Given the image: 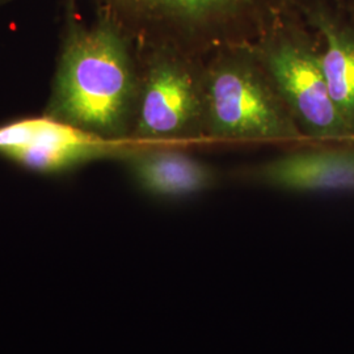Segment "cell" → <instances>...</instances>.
<instances>
[{"instance_id": "obj_7", "label": "cell", "mask_w": 354, "mask_h": 354, "mask_svg": "<svg viewBox=\"0 0 354 354\" xmlns=\"http://www.w3.org/2000/svg\"><path fill=\"white\" fill-rule=\"evenodd\" d=\"M234 177L245 184L282 192H354V147L295 150L241 168Z\"/></svg>"}, {"instance_id": "obj_8", "label": "cell", "mask_w": 354, "mask_h": 354, "mask_svg": "<svg viewBox=\"0 0 354 354\" xmlns=\"http://www.w3.org/2000/svg\"><path fill=\"white\" fill-rule=\"evenodd\" d=\"M146 196L158 201L174 203L188 200L214 189L221 174L181 149L178 145L130 146L120 160Z\"/></svg>"}, {"instance_id": "obj_12", "label": "cell", "mask_w": 354, "mask_h": 354, "mask_svg": "<svg viewBox=\"0 0 354 354\" xmlns=\"http://www.w3.org/2000/svg\"><path fill=\"white\" fill-rule=\"evenodd\" d=\"M3 1H6V0H0V3H3Z\"/></svg>"}, {"instance_id": "obj_2", "label": "cell", "mask_w": 354, "mask_h": 354, "mask_svg": "<svg viewBox=\"0 0 354 354\" xmlns=\"http://www.w3.org/2000/svg\"><path fill=\"white\" fill-rule=\"evenodd\" d=\"M136 53L163 50L205 62L252 46L306 0H95Z\"/></svg>"}, {"instance_id": "obj_6", "label": "cell", "mask_w": 354, "mask_h": 354, "mask_svg": "<svg viewBox=\"0 0 354 354\" xmlns=\"http://www.w3.org/2000/svg\"><path fill=\"white\" fill-rule=\"evenodd\" d=\"M133 142L91 134L50 117L0 127V156L42 175H61L97 160L120 162Z\"/></svg>"}, {"instance_id": "obj_3", "label": "cell", "mask_w": 354, "mask_h": 354, "mask_svg": "<svg viewBox=\"0 0 354 354\" xmlns=\"http://www.w3.org/2000/svg\"><path fill=\"white\" fill-rule=\"evenodd\" d=\"M203 140H306L253 45L218 51L203 62Z\"/></svg>"}, {"instance_id": "obj_9", "label": "cell", "mask_w": 354, "mask_h": 354, "mask_svg": "<svg viewBox=\"0 0 354 354\" xmlns=\"http://www.w3.org/2000/svg\"><path fill=\"white\" fill-rule=\"evenodd\" d=\"M315 32L320 64L330 99L351 131L354 143V23L336 0H307L301 7Z\"/></svg>"}, {"instance_id": "obj_10", "label": "cell", "mask_w": 354, "mask_h": 354, "mask_svg": "<svg viewBox=\"0 0 354 354\" xmlns=\"http://www.w3.org/2000/svg\"><path fill=\"white\" fill-rule=\"evenodd\" d=\"M337 4L348 13H354V0H336Z\"/></svg>"}, {"instance_id": "obj_4", "label": "cell", "mask_w": 354, "mask_h": 354, "mask_svg": "<svg viewBox=\"0 0 354 354\" xmlns=\"http://www.w3.org/2000/svg\"><path fill=\"white\" fill-rule=\"evenodd\" d=\"M317 35L292 13L253 45L306 140L348 142L351 131L330 99Z\"/></svg>"}, {"instance_id": "obj_5", "label": "cell", "mask_w": 354, "mask_h": 354, "mask_svg": "<svg viewBox=\"0 0 354 354\" xmlns=\"http://www.w3.org/2000/svg\"><path fill=\"white\" fill-rule=\"evenodd\" d=\"M140 88L130 140L203 143V62L163 50L136 53Z\"/></svg>"}, {"instance_id": "obj_1", "label": "cell", "mask_w": 354, "mask_h": 354, "mask_svg": "<svg viewBox=\"0 0 354 354\" xmlns=\"http://www.w3.org/2000/svg\"><path fill=\"white\" fill-rule=\"evenodd\" d=\"M138 88L133 44L97 13L92 26H68L44 115L106 140H130Z\"/></svg>"}, {"instance_id": "obj_11", "label": "cell", "mask_w": 354, "mask_h": 354, "mask_svg": "<svg viewBox=\"0 0 354 354\" xmlns=\"http://www.w3.org/2000/svg\"><path fill=\"white\" fill-rule=\"evenodd\" d=\"M348 15H349V16H351V19H352V20H353V23H354V13H348Z\"/></svg>"}]
</instances>
